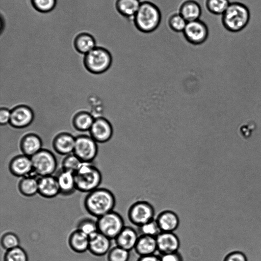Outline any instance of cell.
I'll return each mask as SVG.
<instances>
[{
	"label": "cell",
	"mask_w": 261,
	"mask_h": 261,
	"mask_svg": "<svg viewBox=\"0 0 261 261\" xmlns=\"http://www.w3.org/2000/svg\"><path fill=\"white\" fill-rule=\"evenodd\" d=\"M115 204L113 193L103 188H98L88 193L84 201L87 212L97 218L113 211Z\"/></svg>",
	"instance_id": "1"
},
{
	"label": "cell",
	"mask_w": 261,
	"mask_h": 261,
	"mask_svg": "<svg viewBox=\"0 0 261 261\" xmlns=\"http://www.w3.org/2000/svg\"><path fill=\"white\" fill-rule=\"evenodd\" d=\"M162 13L160 8L149 1L141 2L140 6L133 21L135 28L140 32L150 33L160 25Z\"/></svg>",
	"instance_id": "2"
},
{
	"label": "cell",
	"mask_w": 261,
	"mask_h": 261,
	"mask_svg": "<svg viewBox=\"0 0 261 261\" xmlns=\"http://www.w3.org/2000/svg\"><path fill=\"white\" fill-rule=\"evenodd\" d=\"M76 188L80 192L89 193L98 188L102 180L99 170L91 163H82L74 173Z\"/></svg>",
	"instance_id": "3"
},
{
	"label": "cell",
	"mask_w": 261,
	"mask_h": 261,
	"mask_svg": "<svg viewBox=\"0 0 261 261\" xmlns=\"http://www.w3.org/2000/svg\"><path fill=\"white\" fill-rule=\"evenodd\" d=\"M250 12L244 4L238 2L230 3L222 14V22L224 27L231 32L242 30L250 20Z\"/></svg>",
	"instance_id": "4"
},
{
	"label": "cell",
	"mask_w": 261,
	"mask_h": 261,
	"mask_svg": "<svg viewBox=\"0 0 261 261\" xmlns=\"http://www.w3.org/2000/svg\"><path fill=\"white\" fill-rule=\"evenodd\" d=\"M112 61V56L109 50L103 47L96 46L84 55L83 64L88 72L99 74L110 68Z\"/></svg>",
	"instance_id": "5"
},
{
	"label": "cell",
	"mask_w": 261,
	"mask_h": 261,
	"mask_svg": "<svg viewBox=\"0 0 261 261\" xmlns=\"http://www.w3.org/2000/svg\"><path fill=\"white\" fill-rule=\"evenodd\" d=\"M96 222L98 231L111 240L115 239L125 227L122 216L114 211L97 218Z\"/></svg>",
	"instance_id": "6"
},
{
	"label": "cell",
	"mask_w": 261,
	"mask_h": 261,
	"mask_svg": "<svg viewBox=\"0 0 261 261\" xmlns=\"http://www.w3.org/2000/svg\"><path fill=\"white\" fill-rule=\"evenodd\" d=\"M31 158L33 172L39 177L53 175L57 169V159L48 149H42Z\"/></svg>",
	"instance_id": "7"
},
{
	"label": "cell",
	"mask_w": 261,
	"mask_h": 261,
	"mask_svg": "<svg viewBox=\"0 0 261 261\" xmlns=\"http://www.w3.org/2000/svg\"><path fill=\"white\" fill-rule=\"evenodd\" d=\"M154 208L146 201H137L133 203L127 211V217L130 222L139 227L154 219Z\"/></svg>",
	"instance_id": "8"
},
{
	"label": "cell",
	"mask_w": 261,
	"mask_h": 261,
	"mask_svg": "<svg viewBox=\"0 0 261 261\" xmlns=\"http://www.w3.org/2000/svg\"><path fill=\"white\" fill-rule=\"evenodd\" d=\"M97 153V142L90 136L81 135L75 137L73 153L82 162L91 163Z\"/></svg>",
	"instance_id": "9"
},
{
	"label": "cell",
	"mask_w": 261,
	"mask_h": 261,
	"mask_svg": "<svg viewBox=\"0 0 261 261\" xmlns=\"http://www.w3.org/2000/svg\"><path fill=\"white\" fill-rule=\"evenodd\" d=\"M182 34L188 42L197 45L207 40L209 31L206 24L203 20L198 19L188 22Z\"/></svg>",
	"instance_id": "10"
},
{
	"label": "cell",
	"mask_w": 261,
	"mask_h": 261,
	"mask_svg": "<svg viewBox=\"0 0 261 261\" xmlns=\"http://www.w3.org/2000/svg\"><path fill=\"white\" fill-rule=\"evenodd\" d=\"M34 119L33 110L27 105H19L11 110L9 124L15 128H23L29 126Z\"/></svg>",
	"instance_id": "11"
},
{
	"label": "cell",
	"mask_w": 261,
	"mask_h": 261,
	"mask_svg": "<svg viewBox=\"0 0 261 261\" xmlns=\"http://www.w3.org/2000/svg\"><path fill=\"white\" fill-rule=\"evenodd\" d=\"M90 136L97 142L103 143L109 141L113 134L110 122L103 117L95 118L89 129Z\"/></svg>",
	"instance_id": "12"
},
{
	"label": "cell",
	"mask_w": 261,
	"mask_h": 261,
	"mask_svg": "<svg viewBox=\"0 0 261 261\" xmlns=\"http://www.w3.org/2000/svg\"><path fill=\"white\" fill-rule=\"evenodd\" d=\"M9 170L14 176L23 177L33 172L31 158L23 154L14 156L9 164Z\"/></svg>",
	"instance_id": "13"
},
{
	"label": "cell",
	"mask_w": 261,
	"mask_h": 261,
	"mask_svg": "<svg viewBox=\"0 0 261 261\" xmlns=\"http://www.w3.org/2000/svg\"><path fill=\"white\" fill-rule=\"evenodd\" d=\"M158 251L161 254L176 252L180 242L174 232H161L156 237Z\"/></svg>",
	"instance_id": "14"
},
{
	"label": "cell",
	"mask_w": 261,
	"mask_h": 261,
	"mask_svg": "<svg viewBox=\"0 0 261 261\" xmlns=\"http://www.w3.org/2000/svg\"><path fill=\"white\" fill-rule=\"evenodd\" d=\"M111 248V240L97 231L89 236L88 250L93 255L101 256L107 254Z\"/></svg>",
	"instance_id": "15"
},
{
	"label": "cell",
	"mask_w": 261,
	"mask_h": 261,
	"mask_svg": "<svg viewBox=\"0 0 261 261\" xmlns=\"http://www.w3.org/2000/svg\"><path fill=\"white\" fill-rule=\"evenodd\" d=\"M75 137L67 132H62L57 135L53 141L54 150L61 155H67L73 153Z\"/></svg>",
	"instance_id": "16"
},
{
	"label": "cell",
	"mask_w": 261,
	"mask_h": 261,
	"mask_svg": "<svg viewBox=\"0 0 261 261\" xmlns=\"http://www.w3.org/2000/svg\"><path fill=\"white\" fill-rule=\"evenodd\" d=\"M38 193L46 198H53L60 194L56 176L51 175L39 177Z\"/></svg>",
	"instance_id": "17"
},
{
	"label": "cell",
	"mask_w": 261,
	"mask_h": 261,
	"mask_svg": "<svg viewBox=\"0 0 261 261\" xmlns=\"http://www.w3.org/2000/svg\"><path fill=\"white\" fill-rule=\"evenodd\" d=\"M19 147L22 154L31 157L42 149V141L38 135L28 133L21 139Z\"/></svg>",
	"instance_id": "18"
},
{
	"label": "cell",
	"mask_w": 261,
	"mask_h": 261,
	"mask_svg": "<svg viewBox=\"0 0 261 261\" xmlns=\"http://www.w3.org/2000/svg\"><path fill=\"white\" fill-rule=\"evenodd\" d=\"M139 234L130 226H125L114 239L116 245L128 251L134 250Z\"/></svg>",
	"instance_id": "19"
},
{
	"label": "cell",
	"mask_w": 261,
	"mask_h": 261,
	"mask_svg": "<svg viewBox=\"0 0 261 261\" xmlns=\"http://www.w3.org/2000/svg\"><path fill=\"white\" fill-rule=\"evenodd\" d=\"M56 177L60 189V194L69 196L76 190L74 173L61 169Z\"/></svg>",
	"instance_id": "20"
},
{
	"label": "cell",
	"mask_w": 261,
	"mask_h": 261,
	"mask_svg": "<svg viewBox=\"0 0 261 261\" xmlns=\"http://www.w3.org/2000/svg\"><path fill=\"white\" fill-rule=\"evenodd\" d=\"M155 219L162 232H174L179 225L178 215L171 210L163 211Z\"/></svg>",
	"instance_id": "21"
},
{
	"label": "cell",
	"mask_w": 261,
	"mask_h": 261,
	"mask_svg": "<svg viewBox=\"0 0 261 261\" xmlns=\"http://www.w3.org/2000/svg\"><path fill=\"white\" fill-rule=\"evenodd\" d=\"M178 13L187 22L200 19L202 9L196 0H185L179 8Z\"/></svg>",
	"instance_id": "22"
},
{
	"label": "cell",
	"mask_w": 261,
	"mask_h": 261,
	"mask_svg": "<svg viewBox=\"0 0 261 261\" xmlns=\"http://www.w3.org/2000/svg\"><path fill=\"white\" fill-rule=\"evenodd\" d=\"M134 250L139 256L155 254L158 251L156 238L139 235Z\"/></svg>",
	"instance_id": "23"
},
{
	"label": "cell",
	"mask_w": 261,
	"mask_h": 261,
	"mask_svg": "<svg viewBox=\"0 0 261 261\" xmlns=\"http://www.w3.org/2000/svg\"><path fill=\"white\" fill-rule=\"evenodd\" d=\"M68 243L69 247L74 252L84 253L88 250L89 237L76 229L69 235Z\"/></svg>",
	"instance_id": "24"
},
{
	"label": "cell",
	"mask_w": 261,
	"mask_h": 261,
	"mask_svg": "<svg viewBox=\"0 0 261 261\" xmlns=\"http://www.w3.org/2000/svg\"><path fill=\"white\" fill-rule=\"evenodd\" d=\"M94 37L90 33L82 32L76 36L73 41L75 49L84 55L92 50L96 46Z\"/></svg>",
	"instance_id": "25"
},
{
	"label": "cell",
	"mask_w": 261,
	"mask_h": 261,
	"mask_svg": "<svg viewBox=\"0 0 261 261\" xmlns=\"http://www.w3.org/2000/svg\"><path fill=\"white\" fill-rule=\"evenodd\" d=\"M141 3L140 0H116L115 8L123 17L133 20Z\"/></svg>",
	"instance_id": "26"
},
{
	"label": "cell",
	"mask_w": 261,
	"mask_h": 261,
	"mask_svg": "<svg viewBox=\"0 0 261 261\" xmlns=\"http://www.w3.org/2000/svg\"><path fill=\"white\" fill-rule=\"evenodd\" d=\"M20 193L25 197H32L38 192V177L32 174L21 177L18 184Z\"/></svg>",
	"instance_id": "27"
},
{
	"label": "cell",
	"mask_w": 261,
	"mask_h": 261,
	"mask_svg": "<svg viewBox=\"0 0 261 261\" xmlns=\"http://www.w3.org/2000/svg\"><path fill=\"white\" fill-rule=\"evenodd\" d=\"M95 118L89 112L82 111L77 112L73 117L72 123L74 128L80 132L89 130Z\"/></svg>",
	"instance_id": "28"
},
{
	"label": "cell",
	"mask_w": 261,
	"mask_h": 261,
	"mask_svg": "<svg viewBox=\"0 0 261 261\" xmlns=\"http://www.w3.org/2000/svg\"><path fill=\"white\" fill-rule=\"evenodd\" d=\"M230 4L229 0H206L207 11L215 15H222Z\"/></svg>",
	"instance_id": "29"
},
{
	"label": "cell",
	"mask_w": 261,
	"mask_h": 261,
	"mask_svg": "<svg viewBox=\"0 0 261 261\" xmlns=\"http://www.w3.org/2000/svg\"><path fill=\"white\" fill-rule=\"evenodd\" d=\"M139 235H144L156 238L162 231L155 219L138 227Z\"/></svg>",
	"instance_id": "30"
},
{
	"label": "cell",
	"mask_w": 261,
	"mask_h": 261,
	"mask_svg": "<svg viewBox=\"0 0 261 261\" xmlns=\"http://www.w3.org/2000/svg\"><path fill=\"white\" fill-rule=\"evenodd\" d=\"M130 251L116 245L107 253L108 261H128Z\"/></svg>",
	"instance_id": "31"
},
{
	"label": "cell",
	"mask_w": 261,
	"mask_h": 261,
	"mask_svg": "<svg viewBox=\"0 0 261 261\" xmlns=\"http://www.w3.org/2000/svg\"><path fill=\"white\" fill-rule=\"evenodd\" d=\"M4 261H28V256L24 249L19 246L7 250Z\"/></svg>",
	"instance_id": "32"
},
{
	"label": "cell",
	"mask_w": 261,
	"mask_h": 261,
	"mask_svg": "<svg viewBox=\"0 0 261 261\" xmlns=\"http://www.w3.org/2000/svg\"><path fill=\"white\" fill-rule=\"evenodd\" d=\"M187 22L179 13H173L168 19V24L170 29L177 33L183 32Z\"/></svg>",
	"instance_id": "33"
},
{
	"label": "cell",
	"mask_w": 261,
	"mask_h": 261,
	"mask_svg": "<svg viewBox=\"0 0 261 261\" xmlns=\"http://www.w3.org/2000/svg\"><path fill=\"white\" fill-rule=\"evenodd\" d=\"M77 229L89 237L98 231L96 221L89 218L81 219L77 223Z\"/></svg>",
	"instance_id": "34"
},
{
	"label": "cell",
	"mask_w": 261,
	"mask_h": 261,
	"mask_svg": "<svg viewBox=\"0 0 261 261\" xmlns=\"http://www.w3.org/2000/svg\"><path fill=\"white\" fill-rule=\"evenodd\" d=\"M19 243L18 237L12 232H6L1 237V246L6 251L19 246Z\"/></svg>",
	"instance_id": "35"
},
{
	"label": "cell",
	"mask_w": 261,
	"mask_h": 261,
	"mask_svg": "<svg viewBox=\"0 0 261 261\" xmlns=\"http://www.w3.org/2000/svg\"><path fill=\"white\" fill-rule=\"evenodd\" d=\"M31 3L35 10L40 13H46L55 9L57 0H31Z\"/></svg>",
	"instance_id": "36"
},
{
	"label": "cell",
	"mask_w": 261,
	"mask_h": 261,
	"mask_svg": "<svg viewBox=\"0 0 261 261\" xmlns=\"http://www.w3.org/2000/svg\"><path fill=\"white\" fill-rule=\"evenodd\" d=\"M82 162L73 153L66 155L62 163V169L74 173L80 167Z\"/></svg>",
	"instance_id": "37"
},
{
	"label": "cell",
	"mask_w": 261,
	"mask_h": 261,
	"mask_svg": "<svg viewBox=\"0 0 261 261\" xmlns=\"http://www.w3.org/2000/svg\"><path fill=\"white\" fill-rule=\"evenodd\" d=\"M161 261H184L183 257L178 251L161 254Z\"/></svg>",
	"instance_id": "38"
},
{
	"label": "cell",
	"mask_w": 261,
	"mask_h": 261,
	"mask_svg": "<svg viewBox=\"0 0 261 261\" xmlns=\"http://www.w3.org/2000/svg\"><path fill=\"white\" fill-rule=\"evenodd\" d=\"M223 261H248V260L243 253L236 251L228 254Z\"/></svg>",
	"instance_id": "39"
},
{
	"label": "cell",
	"mask_w": 261,
	"mask_h": 261,
	"mask_svg": "<svg viewBox=\"0 0 261 261\" xmlns=\"http://www.w3.org/2000/svg\"><path fill=\"white\" fill-rule=\"evenodd\" d=\"M11 117V110L6 107H2L0 109V124L5 125L9 124Z\"/></svg>",
	"instance_id": "40"
},
{
	"label": "cell",
	"mask_w": 261,
	"mask_h": 261,
	"mask_svg": "<svg viewBox=\"0 0 261 261\" xmlns=\"http://www.w3.org/2000/svg\"><path fill=\"white\" fill-rule=\"evenodd\" d=\"M137 261H161L160 256L155 254L150 255L139 256Z\"/></svg>",
	"instance_id": "41"
}]
</instances>
